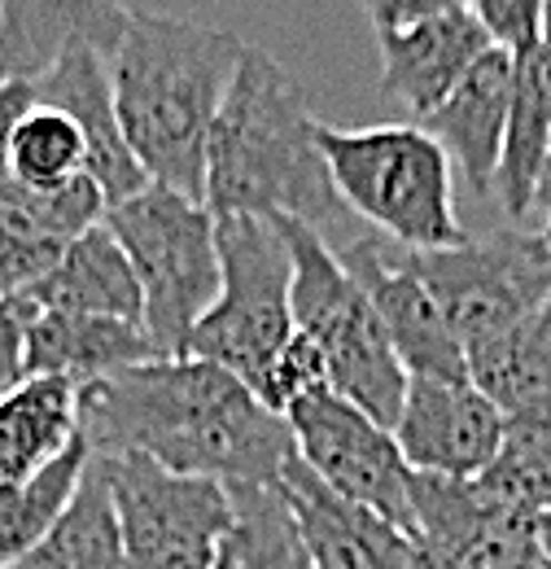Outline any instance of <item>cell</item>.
<instances>
[{
  "mask_svg": "<svg viewBox=\"0 0 551 569\" xmlns=\"http://www.w3.org/2000/svg\"><path fill=\"white\" fill-rule=\"evenodd\" d=\"M22 298L36 311L101 316V320H128V325H140V316H144L137 272L106 223L67 241V250L49 268V277L36 289H27Z\"/></svg>",
  "mask_w": 551,
  "mask_h": 569,
  "instance_id": "18",
  "label": "cell"
},
{
  "mask_svg": "<svg viewBox=\"0 0 551 569\" xmlns=\"http://www.w3.org/2000/svg\"><path fill=\"white\" fill-rule=\"evenodd\" d=\"M4 569H123V539L106 478L88 460V478L79 487L67 517L13 566Z\"/></svg>",
  "mask_w": 551,
  "mask_h": 569,
  "instance_id": "24",
  "label": "cell"
},
{
  "mask_svg": "<svg viewBox=\"0 0 551 569\" xmlns=\"http://www.w3.org/2000/svg\"><path fill=\"white\" fill-rule=\"evenodd\" d=\"M543 49L551 53V0H543Z\"/></svg>",
  "mask_w": 551,
  "mask_h": 569,
  "instance_id": "35",
  "label": "cell"
},
{
  "mask_svg": "<svg viewBox=\"0 0 551 569\" xmlns=\"http://www.w3.org/2000/svg\"><path fill=\"white\" fill-rule=\"evenodd\" d=\"M284 426L293 433V456L333 491L350 499L394 530L412 539V482L415 469L408 465L394 429L377 426L368 412L345 403L342 395L320 390L302 399Z\"/></svg>",
  "mask_w": 551,
  "mask_h": 569,
  "instance_id": "10",
  "label": "cell"
},
{
  "mask_svg": "<svg viewBox=\"0 0 551 569\" xmlns=\"http://www.w3.org/2000/svg\"><path fill=\"white\" fill-rule=\"evenodd\" d=\"M36 106H40L36 83H27V79H4V74H0V176H4V158H9L13 132L22 128V119H27Z\"/></svg>",
  "mask_w": 551,
  "mask_h": 569,
  "instance_id": "32",
  "label": "cell"
},
{
  "mask_svg": "<svg viewBox=\"0 0 551 569\" xmlns=\"http://www.w3.org/2000/svg\"><path fill=\"white\" fill-rule=\"evenodd\" d=\"M494 53L512 62L543 44V0H478L469 4Z\"/></svg>",
  "mask_w": 551,
  "mask_h": 569,
  "instance_id": "29",
  "label": "cell"
},
{
  "mask_svg": "<svg viewBox=\"0 0 551 569\" xmlns=\"http://www.w3.org/2000/svg\"><path fill=\"white\" fill-rule=\"evenodd\" d=\"M158 359L144 325L101 320V316H67L36 311L27 325V381L53 377L74 390H88L114 372H128Z\"/></svg>",
  "mask_w": 551,
  "mask_h": 569,
  "instance_id": "17",
  "label": "cell"
},
{
  "mask_svg": "<svg viewBox=\"0 0 551 569\" xmlns=\"http://www.w3.org/2000/svg\"><path fill=\"white\" fill-rule=\"evenodd\" d=\"M320 390H333L329 386V363L320 356V347L307 338V333H293L289 342H284V351L272 359V368L263 372V381H259V403L276 412L280 421L302 403V399H311V395H320Z\"/></svg>",
  "mask_w": 551,
  "mask_h": 569,
  "instance_id": "27",
  "label": "cell"
},
{
  "mask_svg": "<svg viewBox=\"0 0 551 569\" xmlns=\"http://www.w3.org/2000/svg\"><path fill=\"white\" fill-rule=\"evenodd\" d=\"M214 237H219V298L207 320L193 329L184 356L219 363L223 372L259 390L272 359L298 333L289 307V284H293L289 246L272 219H254V214H214Z\"/></svg>",
  "mask_w": 551,
  "mask_h": 569,
  "instance_id": "7",
  "label": "cell"
},
{
  "mask_svg": "<svg viewBox=\"0 0 551 569\" xmlns=\"http://www.w3.org/2000/svg\"><path fill=\"white\" fill-rule=\"evenodd\" d=\"M79 438L92 456H144L219 487H276L293 460L289 426L207 359H149L79 390Z\"/></svg>",
  "mask_w": 551,
  "mask_h": 569,
  "instance_id": "1",
  "label": "cell"
},
{
  "mask_svg": "<svg viewBox=\"0 0 551 569\" xmlns=\"http://www.w3.org/2000/svg\"><path fill=\"white\" fill-rule=\"evenodd\" d=\"M228 499H232V526L219 543L214 569H315L280 482L228 487Z\"/></svg>",
  "mask_w": 551,
  "mask_h": 569,
  "instance_id": "21",
  "label": "cell"
},
{
  "mask_svg": "<svg viewBox=\"0 0 551 569\" xmlns=\"http://www.w3.org/2000/svg\"><path fill=\"white\" fill-rule=\"evenodd\" d=\"M394 438L415 473L473 482L503 451V412L473 381L412 377Z\"/></svg>",
  "mask_w": 551,
  "mask_h": 569,
  "instance_id": "12",
  "label": "cell"
},
{
  "mask_svg": "<svg viewBox=\"0 0 551 569\" xmlns=\"http://www.w3.org/2000/svg\"><path fill=\"white\" fill-rule=\"evenodd\" d=\"M88 460H92L88 442L74 438L53 465L31 473L27 482L0 487V569L22 561L67 517V508L88 478Z\"/></svg>",
  "mask_w": 551,
  "mask_h": 569,
  "instance_id": "22",
  "label": "cell"
},
{
  "mask_svg": "<svg viewBox=\"0 0 551 569\" xmlns=\"http://www.w3.org/2000/svg\"><path fill=\"white\" fill-rule=\"evenodd\" d=\"M280 491L293 508L302 543L315 569H415L412 539L377 512L333 496L298 456L289 460Z\"/></svg>",
  "mask_w": 551,
  "mask_h": 569,
  "instance_id": "15",
  "label": "cell"
},
{
  "mask_svg": "<svg viewBox=\"0 0 551 569\" xmlns=\"http://www.w3.org/2000/svg\"><path fill=\"white\" fill-rule=\"evenodd\" d=\"M381 49V97L412 110L415 123H424L455 88L490 53V40L478 27L473 9L460 0H447L433 18L403 27V31H377Z\"/></svg>",
  "mask_w": 551,
  "mask_h": 569,
  "instance_id": "14",
  "label": "cell"
},
{
  "mask_svg": "<svg viewBox=\"0 0 551 569\" xmlns=\"http://www.w3.org/2000/svg\"><path fill=\"white\" fill-rule=\"evenodd\" d=\"M551 158V53L539 44L534 53L517 58L512 106H508V137L494 171V198L512 219L534 214V193Z\"/></svg>",
  "mask_w": 551,
  "mask_h": 569,
  "instance_id": "19",
  "label": "cell"
},
{
  "mask_svg": "<svg viewBox=\"0 0 551 569\" xmlns=\"http://www.w3.org/2000/svg\"><path fill=\"white\" fill-rule=\"evenodd\" d=\"M272 223L284 237L293 263V284H289L293 329L320 347L333 395L368 412L377 426L394 429L412 377L394 356L363 284L345 272L338 250L315 228L293 219H272Z\"/></svg>",
  "mask_w": 551,
  "mask_h": 569,
  "instance_id": "5",
  "label": "cell"
},
{
  "mask_svg": "<svg viewBox=\"0 0 551 569\" xmlns=\"http://www.w3.org/2000/svg\"><path fill=\"white\" fill-rule=\"evenodd\" d=\"M494 569H551V557L543 552V543H534V548H525V552H517V557L499 561Z\"/></svg>",
  "mask_w": 551,
  "mask_h": 569,
  "instance_id": "33",
  "label": "cell"
},
{
  "mask_svg": "<svg viewBox=\"0 0 551 569\" xmlns=\"http://www.w3.org/2000/svg\"><path fill=\"white\" fill-rule=\"evenodd\" d=\"M67 241L53 237L44 223L18 207L0 202V298H18L49 277V268L62 259Z\"/></svg>",
  "mask_w": 551,
  "mask_h": 569,
  "instance_id": "26",
  "label": "cell"
},
{
  "mask_svg": "<svg viewBox=\"0 0 551 569\" xmlns=\"http://www.w3.org/2000/svg\"><path fill=\"white\" fill-rule=\"evenodd\" d=\"M320 158L342 207L377 228L399 250H447L469 241L455 214L451 158L420 123L315 128Z\"/></svg>",
  "mask_w": 551,
  "mask_h": 569,
  "instance_id": "4",
  "label": "cell"
},
{
  "mask_svg": "<svg viewBox=\"0 0 551 569\" xmlns=\"http://www.w3.org/2000/svg\"><path fill=\"white\" fill-rule=\"evenodd\" d=\"M144 302V333L158 359H184L193 329L219 298V237L207 202L144 184L137 198L106 211Z\"/></svg>",
  "mask_w": 551,
  "mask_h": 569,
  "instance_id": "6",
  "label": "cell"
},
{
  "mask_svg": "<svg viewBox=\"0 0 551 569\" xmlns=\"http://www.w3.org/2000/svg\"><path fill=\"white\" fill-rule=\"evenodd\" d=\"M246 40L149 9H128L123 40L110 58L123 141L149 184L207 202V144L223 97L241 71Z\"/></svg>",
  "mask_w": 551,
  "mask_h": 569,
  "instance_id": "2",
  "label": "cell"
},
{
  "mask_svg": "<svg viewBox=\"0 0 551 569\" xmlns=\"http://www.w3.org/2000/svg\"><path fill=\"white\" fill-rule=\"evenodd\" d=\"M4 176L22 189H62L88 176V141L62 110L36 106L9 141Z\"/></svg>",
  "mask_w": 551,
  "mask_h": 569,
  "instance_id": "25",
  "label": "cell"
},
{
  "mask_svg": "<svg viewBox=\"0 0 551 569\" xmlns=\"http://www.w3.org/2000/svg\"><path fill=\"white\" fill-rule=\"evenodd\" d=\"M320 119L302 83L268 49L250 44L207 144L210 214L293 219L333 250L345 237V207L315 144Z\"/></svg>",
  "mask_w": 551,
  "mask_h": 569,
  "instance_id": "3",
  "label": "cell"
},
{
  "mask_svg": "<svg viewBox=\"0 0 551 569\" xmlns=\"http://www.w3.org/2000/svg\"><path fill=\"white\" fill-rule=\"evenodd\" d=\"M110 58H114V49H106L92 36H79L67 53L36 79V97H40V106L62 110L70 123L83 132V141H88V176L101 189L106 207H119V202L137 198L140 189L149 184V176H144L137 153L123 141V128H119Z\"/></svg>",
  "mask_w": 551,
  "mask_h": 569,
  "instance_id": "13",
  "label": "cell"
},
{
  "mask_svg": "<svg viewBox=\"0 0 551 569\" xmlns=\"http://www.w3.org/2000/svg\"><path fill=\"white\" fill-rule=\"evenodd\" d=\"M469 381L508 417L551 395V302L517 329L469 351Z\"/></svg>",
  "mask_w": 551,
  "mask_h": 569,
  "instance_id": "23",
  "label": "cell"
},
{
  "mask_svg": "<svg viewBox=\"0 0 551 569\" xmlns=\"http://www.w3.org/2000/svg\"><path fill=\"white\" fill-rule=\"evenodd\" d=\"M79 438V390L31 377L0 399V487L27 482Z\"/></svg>",
  "mask_w": 551,
  "mask_h": 569,
  "instance_id": "20",
  "label": "cell"
},
{
  "mask_svg": "<svg viewBox=\"0 0 551 569\" xmlns=\"http://www.w3.org/2000/svg\"><path fill=\"white\" fill-rule=\"evenodd\" d=\"M539 543H543V552L551 557V517L543 521V535H539Z\"/></svg>",
  "mask_w": 551,
  "mask_h": 569,
  "instance_id": "36",
  "label": "cell"
},
{
  "mask_svg": "<svg viewBox=\"0 0 551 569\" xmlns=\"http://www.w3.org/2000/svg\"><path fill=\"white\" fill-rule=\"evenodd\" d=\"M534 211L543 214V232H551V158H548V167H543L539 193H534Z\"/></svg>",
  "mask_w": 551,
  "mask_h": 569,
  "instance_id": "34",
  "label": "cell"
},
{
  "mask_svg": "<svg viewBox=\"0 0 551 569\" xmlns=\"http://www.w3.org/2000/svg\"><path fill=\"white\" fill-rule=\"evenodd\" d=\"M36 307L18 298H0V399L27 381V325Z\"/></svg>",
  "mask_w": 551,
  "mask_h": 569,
  "instance_id": "31",
  "label": "cell"
},
{
  "mask_svg": "<svg viewBox=\"0 0 551 569\" xmlns=\"http://www.w3.org/2000/svg\"><path fill=\"white\" fill-rule=\"evenodd\" d=\"M478 487H482L485 496L494 499L503 512H512L517 521H525V526H534V530L543 535V521L551 517V478L543 469L525 465V460L512 456V451H499L494 465L478 478Z\"/></svg>",
  "mask_w": 551,
  "mask_h": 569,
  "instance_id": "28",
  "label": "cell"
},
{
  "mask_svg": "<svg viewBox=\"0 0 551 569\" xmlns=\"http://www.w3.org/2000/svg\"><path fill=\"white\" fill-rule=\"evenodd\" d=\"M338 259L345 272L363 284L390 347L408 377H429V381H469V356L447 325L438 298L420 281L408 263V250L390 246L377 232H359L342 241Z\"/></svg>",
  "mask_w": 551,
  "mask_h": 569,
  "instance_id": "11",
  "label": "cell"
},
{
  "mask_svg": "<svg viewBox=\"0 0 551 569\" xmlns=\"http://www.w3.org/2000/svg\"><path fill=\"white\" fill-rule=\"evenodd\" d=\"M539 232H543V228H539ZM543 237H548V250H551V232H543Z\"/></svg>",
  "mask_w": 551,
  "mask_h": 569,
  "instance_id": "37",
  "label": "cell"
},
{
  "mask_svg": "<svg viewBox=\"0 0 551 569\" xmlns=\"http://www.w3.org/2000/svg\"><path fill=\"white\" fill-rule=\"evenodd\" d=\"M408 263L438 298L464 356L551 302V250L543 232L503 228L447 250H408Z\"/></svg>",
  "mask_w": 551,
  "mask_h": 569,
  "instance_id": "8",
  "label": "cell"
},
{
  "mask_svg": "<svg viewBox=\"0 0 551 569\" xmlns=\"http://www.w3.org/2000/svg\"><path fill=\"white\" fill-rule=\"evenodd\" d=\"M503 451L521 456L551 478V395L503 417Z\"/></svg>",
  "mask_w": 551,
  "mask_h": 569,
  "instance_id": "30",
  "label": "cell"
},
{
  "mask_svg": "<svg viewBox=\"0 0 551 569\" xmlns=\"http://www.w3.org/2000/svg\"><path fill=\"white\" fill-rule=\"evenodd\" d=\"M512 79L517 62L508 53H485L473 71L460 79V88L420 123L433 141L447 149L464 184L485 198L494 189V171L503 158L508 137V106H512Z\"/></svg>",
  "mask_w": 551,
  "mask_h": 569,
  "instance_id": "16",
  "label": "cell"
},
{
  "mask_svg": "<svg viewBox=\"0 0 551 569\" xmlns=\"http://www.w3.org/2000/svg\"><path fill=\"white\" fill-rule=\"evenodd\" d=\"M92 469L114 499L123 569H214L232 526L228 487L167 473L144 456H92Z\"/></svg>",
  "mask_w": 551,
  "mask_h": 569,
  "instance_id": "9",
  "label": "cell"
}]
</instances>
